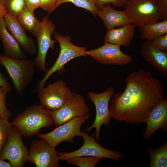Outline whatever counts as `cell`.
<instances>
[{
  "instance_id": "1",
  "label": "cell",
  "mask_w": 167,
  "mask_h": 167,
  "mask_svg": "<svg viewBox=\"0 0 167 167\" xmlns=\"http://www.w3.org/2000/svg\"><path fill=\"white\" fill-rule=\"evenodd\" d=\"M123 92L114 94L109 110L111 117L131 123H145L153 109L165 99L161 81L149 71L140 70L127 76Z\"/></svg>"
},
{
  "instance_id": "2",
  "label": "cell",
  "mask_w": 167,
  "mask_h": 167,
  "mask_svg": "<svg viewBox=\"0 0 167 167\" xmlns=\"http://www.w3.org/2000/svg\"><path fill=\"white\" fill-rule=\"evenodd\" d=\"M12 123L22 136L30 137L38 134L41 128L51 126L54 122L50 110L40 104L27 108Z\"/></svg>"
},
{
  "instance_id": "3",
  "label": "cell",
  "mask_w": 167,
  "mask_h": 167,
  "mask_svg": "<svg viewBox=\"0 0 167 167\" xmlns=\"http://www.w3.org/2000/svg\"><path fill=\"white\" fill-rule=\"evenodd\" d=\"M0 65L5 67L11 78L16 92L21 96L31 84L36 72L33 60L16 59L0 54Z\"/></svg>"
},
{
  "instance_id": "4",
  "label": "cell",
  "mask_w": 167,
  "mask_h": 167,
  "mask_svg": "<svg viewBox=\"0 0 167 167\" xmlns=\"http://www.w3.org/2000/svg\"><path fill=\"white\" fill-rule=\"evenodd\" d=\"M54 37L60 44V52L58 56L52 66L46 72L44 77L37 83L36 88L32 91V93L38 92L44 87L45 84L50 76L56 72L59 74L64 72L65 65L70 60L81 56H86V47H80L72 44L69 36H64L56 32Z\"/></svg>"
},
{
  "instance_id": "5",
  "label": "cell",
  "mask_w": 167,
  "mask_h": 167,
  "mask_svg": "<svg viewBox=\"0 0 167 167\" xmlns=\"http://www.w3.org/2000/svg\"><path fill=\"white\" fill-rule=\"evenodd\" d=\"M125 6L131 23L135 27L162 19L157 0H127Z\"/></svg>"
},
{
  "instance_id": "6",
  "label": "cell",
  "mask_w": 167,
  "mask_h": 167,
  "mask_svg": "<svg viewBox=\"0 0 167 167\" xmlns=\"http://www.w3.org/2000/svg\"><path fill=\"white\" fill-rule=\"evenodd\" d=\"M83 144L78 149L70 152L58 153L60 160L66 161L72 157L90 156L101 158H108L118 162L123 157L124 154L119 152L106 149L98 144L95 140V134L90 136L85 132H82Z\"/></svg>"
},
{
  "instance_id": "7",
  "label": "cell",
  "mask_w": 167,
  "mask_h": 167,
  "mask_svg": "<svg viewBox=\"0 0 167 167\" xmlns=\"http://www.w3.org/2000/svg\"><path fill=\"white\" fill-rule=\"evenodd\" d=\"M90 116L89 114L88 113L59 126L48 133L38 134L37 136L44 140L50 146L55 148L63 142L73 143L75 137H81V126Z\"/></svg>"
},
{
  "instance_id": "8",
  "label": "cell",
  "mask_w": 167,
  "mask_h": 167,
  "mask_svg": "<svg viewBox=\"0 0 167 167\" xmlns=\"http://www.w3.org/2000/svg\"><path fill=\"white\" fill-rule=\"evenodd\" d=\"M114 94L113 87H110L104 92L96 93L90 92L88 93V97L94 104L96 110L95 120L92 125L85 130L90 131L93 128L96 129L94 133L96 141H100V134L102 125L108 126L112 118L109 108V103Z\"/></svg>"
},
{
  "instance_id": "9",
  "label": "cell",
  "mask_w": 167,
  "mask_h": 167,
  "mask_svg": "<svg viewBox=\"0 0 167 167\" xmlns=\"http://www.w3.org/2000/svg\"><path fill=\"white\" fill-rule=\"evenodd\" d=\"M90 109L84 96L73 92L71 96L58 109L50 110V113L56 126H60L74 118L83 116Z\"/></svg>"
},
{
  "instance_id": "10",
  "label": "cell",
  "mask_w": 167,
  "mask_h": 167,
  "mask_svg": "<svg viewBox=\"0 0 167 167\" xmlns=\"http://www.w3.org/2000/svg\"><path fill=\"white\" fill-rule=\"evenodd\" d=\"M22 135L13 128L0 154V159L9 161L12 167H22L28 161L29 151L24 145Z\"/></svg>"
},
{
  "instance_id": "11",
  "label": "cell",
  "mask_w": 167,
  "mask_h": 167,
  "mask_svg": "<svg viewBox=\"0 0 167 167\" xmlns=\"http://www.w3.org/2000/svg\"><path fill=\"white\" fill-rule=\"evenodd\" d=\"M66 84L64 81L59 80L41 89L38 92L40 104L50 110L61 107L73 94Z\"/></svg>"
},
{
  "instance_id": "12",
  "label": "cell",
  "mask_w": 167,
  "mask_h": 167,
  "mask_svg": "<svg viewBox=\"0 0 167 167\" xmlns=\"http://www.w3.org/2000/svg\"><path fill=\"white\" fill-rule=\"evenodd\" d=\"M41 27L40 32L36 37L37 40V53L34 60L35 67L40 71L46 72V58L49 49H52L56 41L53 40L51 36L54 33L56 28L52 20L48 16L44 17L41 22Z\"/></svg>"
},
{
  "instance_id": "13",
  "label": "cell",
  "mask_w": 167,
  "mask_h": 167,
  "mask_svg": "<svg viewBox=\"0 0 167 167\" xmlns=\"http://www.w3.org/2000/svg\"><path fill=\"white\" fill-rule=\"evenodd\" d=\"M58 153L55 148L44 140H35L31 143L28 161L37 167H59Z\"/></svg>"
},
{
  "instance_id": "14",
  "label": "cell",
  "mask_w": 167,
  "mask_h": 167,
  "mask_svg": "<svg viewBox=\"0 0 167 167\" xmlns=\"http://www.w3.org/2000/svg\"><path fill=\"white\" fill-rule=\"evenodd\" d=\"M87 56H90L97 62L103 64L124 65L132 61V57L123 53L120 46L105 42L98 48L85 52Z\"/></svg>"
},
{
  "instance_id": "15",
  "label": "cell",
  "mask_w": 167,
  "mask_h": 167,
  "mask_svg": "<svg viewBox=\"0 0 167 167\" xmlns=\"http://www.w3.org/2000/svg\"><path fill=\"white\" fill-rule=\"evenodd\" d=\"M6 28L24 52L30 55L37 54V45L33 38L28 36L16 17L6 13L3 17Z\"/></svg>"
},
{
  "instance_id": "16",
  "label": "cell",
  "mask_w": 167,
  "mask_h": 167,
  "mask_svg": "<svg viewBox=\"0 0 167 167\" xmlns=\"http://www.w3.org/2000/svg\"><path fill=\"white\" fill-rule=\"evenodd\" d=\"M140 54L143 58L150 63L162 76L167 77V52L155 47L151 41L146 40L141 44Z\"/></svg>"
},
{
  "instance_id": "17",
  "label": "cell",
  "mask_w": 167,
  "mask_h": 167,
  "mask_svg": "<svg viewBox=\"0 0 167 167\" xmlns=\"http://www.w3.org/2000/svg\"><path fill=\"white\" fill-rule=\"evenodd\" d=\"M146 127L143 135L144 139H150L157 130H167V100L165 99L157 105L149 113L146 122Z\"/></svg>"
},
{
  "instance_id": "18",
  "label": "cell",
  "mask_w": 167,
  "mask_h": 167,
  "mask_svg": "<svg viewBox=\"0 0 167 167\" xmlns=\"http://www.w3.org/2000/svg\"><path fill=\"white\" fill-rule=\"evenodd\" d=\"M96 15L103 21L107 30L131 23L129 16L125 10L122 11L116 10L109 3L105 4L98 9Z\"/></svg>"
},
{
  "instance_id": "19",
  "label": "cell",
  "mask_w": 167,
  "mask_h": 167,
  "mask_svg": "<svg viewBox=\"0 0 167 167\" xmlns=\"http://www.w3.org/2000/svg\"><path fill=\"white\" fill-rule=\"evenodd\" d=\"M0 37L5 55L16 59L27 58L17 41L7 29L3 18L0 19Z\"/></svg>"
},
{
  "instance_id": "20",
  "label": "cell",
  "mask_w": 167,
  "mask_h": 167,
  "mask_svg": "<svg viewBox=\"0 0 167 167\" xmlns=\"http://www.w3.org/2000/svg\"><path fill=\"white\" fill-rule=\"evenodd\" d=\"M135 27L129 23L117 28L108 30L104 38V42L118 45L129 46L134 38Z\"/></svg>"
},
{
  "instance_id": "21",
  "label": "cell",
  "mask_w": 167,
  "mask_h": 167,
  "mask_svg": "<svg viewBox=\"0 0 167 167\" xmlns=\"http://www.w3.org/2000/svg\"><path fill=\"white\" fill-rule=\"evenodd\" d=\"M16 18L25 30L32 33L36 37L38 36L41 24L35 17L34 12L29 10L26 6L24 11Z\"/></svg>"
},
{
  "instance_id": "22",
  "label": "cell",
  "mask_w": 167,
  "mask_h": 167,
  "mask_svg": "<svg viewBox=\"0 0 167 167\" xmlns=\"http://www.w3.org/2000/svg\"><path fill=\"white\" fill-rule=\"evenodd\" d=\"M139 28L143 39L152 41L157 37L167 34V20L146 24Z\"/></svg>"
},
{
  "instance_id": "23",
  "label": "cell",
  "mask_w": 167,
  "mask_h": 167,
  "mask_svg": "<svg viewBox=\"0 0 167 167\" xmlns=\"http://www.w3.org/2000/svg\"><path fill=\"white\" fill-rule=\"evenodd\" d=\"M148 152L150 158V167H167V142H165L159 148L153 149L148 147Z\"/></svg>"
},
{
  "instance_id": "24",
  "label": "cell",
  "mask_w": 167,
  "mask_h": 167,
  "mask_svg": "<svg viewBox=\"0 0 167 167\" xmlns=\"http://www.w3.org/2000/svg\"><path fill=\"white\" fill-rule=\"evenodd\" d=\"M67 2H71L77 7L90 11L94 16H97L96 12L98 9L95 0H57L55 9L61 5Z\"/></svg>"
},
{
  "instance_id": "25",
  "label": "cell",
  "mask_w": 167,
  "mask_h": 167,
  "mask_svg": "<svg viewBox=\"0 0 167 167\" xmlns=\"http://www.w3.org/2000/svg\"><path fill=\"white\" fill-rule=\"evenodd\" d=\"M102 159L95 157L84 156L72 157L66 161L69 164L79 167H94Z\"/></svg>"
},
{
  "instance_id": "26",
  "label": "cell",
  "mask_w": 167,
  "mask_h": 167,
  "mask_svg": "<svg viewBox=\"0 0 167 167\" xmlns=\"http://www.w3.org/2000/svg\"><path fill=\"white\" fill-rule=\"evenodd\" d=\"M7 13L15 17L19 15L26 7L24 0H4Z\"/></svg>"
},
{
  "instance_id": "27",
  "label": "cell",
  "mask_w": 167,
  "mask_h": 167,
  "mask_svg": "<svg viewBox=\"0 0 167 167\" xmlns=\"http://www.w3.org/2000/svg\"><path fill=\"white\" fill-rule=\"evenodd\" d=\"M8 120L0 116V154L13 128L12 123Z\"/></svg>"
},
{
  "instance_id": "28",
  "label": "cell",
  "mask_w": 167,
  "mask_h": 167,
  "mask_svg": "<svg viewBox=\"0 0 167 167\" xmlns=\"http://www.w3.org/2000/svg\"><path fill=\"white\" fill-rule=\"evenodd\" d=\"M8 92L5 89L0 86V116L9 120L12 116V113L7 108L6 103Z\"/></svg>"
},
{
  "instance_id": "29",
  "label": "cell",
  "mask_w": 167,
  "mask_h": 167,
  "mask_svg": "<svg viewBox=\"0 0 167 167\" xmlns=\"http://www.w3.org/2000/svg\"><path fill=\"white\" fill-rule=\"evenodd\" d=\"M151 41L156 48L162 51L167 52V34L157 37Z\"/></svg>"
},
{
  "instance_id": "30",
  "label": "cell",
  "mask_w": 167,
  "mask_h": 167,
  "mask_svg": "<svg viewBox=\"0 0 167 167\" xmlns=\"http://www.w3.org/2000/svg\"><path fill=\"white\" fill-rule=\"evenodd\" d=\"M95 1L98 9L108 3H111L114 7H123L125 6L127 1V0H95Z\"/></svg>"
},
{
  "instance_id": "31",
  "label": "cell",
  "mask_w": 167,
  "mask_h": 167,
  "mask_svg": "<svg viewBox=\"0 0 167 167\" xmlns=\"http://www.w3.org/2000/svg\"><path fill=\"white\" fill-rule=\"evenodd\" d=\"M57 0H40L41 7L49 14L55 10V6Z\"/></svg>"
},
{
  "instance_id": "32",
  "label": "cell",
  "mask_w": 167,
  "mask_h": 167,
  "mask_svg": "<svg viewBox=\"0 0 167 167\" xmlns=\"http://www.w3.org/2000/svg\"><path fill=\"white\" fill-rule=\"evenodd\" d=\"M157 1L162 19L167 20V0H157Z\"/></svg>"
},
{
  "instance_id": "33",
  "label": "cell",
  "mask_w": 167,
  "mask_h": 167,
  "mask_svg": "<svg viewBox=\"0 0 167 167\" xmlns=\"http://www.w3.org/2000/svg\"><path fill=\"white\" fill-rule=\"evenodd\" d=\"M27 7L31 11L34 12L35 10L40 7V0H24Z\"/></svg>"
},
{
  "instance_id": "34",
  "label": "cell",
  "mask_w": 167,
  "mask_h": 167,
  "mask_svg": "<svg viewBox=\"0 0 167 167\" xmlns=\"http://www.w3.org/2000/svg\"><path fill=\"white\" fill-rule=\"evenodd\" d=\"M0 86L5 89L8 92L11 91V87L10 83L0 71Z\"/></svg>"
},
{
  "instance_id": "35",
  "label": "cell",
  "mask_w": 167,
  "mask_h": 167,
  "mask_svg": "<svg viewBox=\"0 0 167 167\" xmlns=\"http://www.w3.org/2000/svg\"><path fill=\"white\" fill-rule=\"evenodd\" d=\"M7 11L4 0H0V19L3 18Z\"/></svg>"
},
{
  "instance_id": "36",
  "label": "cell",
  "mask_w": 167,
  "mask_h": 167,
  "mask_svg": "<svg viewBox=\"0 0 167 167\" xmlns=\"http://www.w3.org/2000/svg\"><path fill=\"white\" fill-rule=\"evenodd\" d=\"M11 165L9 162L0 159V167H11Z\"/></svg>"
}]
</instances>
